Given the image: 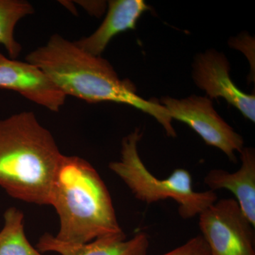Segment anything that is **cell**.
I'll return each instance as SVG.
<instances>
[{"label": "cell", "mask_w": 255, "mask_h": 255, "mask_svg": "<svg viewBox=\"0 0 255 255\" xmlns=\"http://www.w3.org/2000/svg\"><path fill=\"white\" fill-rule=\"evenodd\" d=\"M26 61L41 69L63 92L88 103L112 102L130 106L157 121L168 136L176 137L167 109L157 100L137 95L131 81L121 80L113 66L102 56L90 54L59 34L28 53Z\"/></svg>", "instance_id": "1"}, {"label": "cell", "mask_w": 255, "mask_h": 255, "mask_svg": "<svg viewBox=\"0 0 255 255\" xmlns=\"http://www.w3.org/2000/svg\"><path fill=\"white\" fill-rule=\"evenodd\" d=\"M63 155L53 134L33 112L0 120V187L11 197L50 205Z\"/></svg>", "instance_id": "2"}, {"label": "cell", "mask_w": 255, "mask_h": 255, "mask_svg": "<svg viewBox=\"0 0 255 255\" xmlns=\"http://www.w3.org/2000/svg\"><path fill=\"white\" fill-rule=\"evenodd\" d=\"M50 205L59 216L60 241L87 243L123 233L112 196L100 174L88 161L63 155L57 172Z\"/></svg>", "instance_id": "3"}, {"label": "cell", "mask_w": 255, "mask_h": 255, "mask_svg": "<svg viewBox=\"0 0 255 255\" xmlns=\"http://www.w3.org/2000/svg\"><path fill=\"white\" fill-rule=\"evenodd\" d=\"M142 136L140 129L135 128L124 137L120 159L109 164L110 170L125 183L137 200L152 204L172 199L178 204L179 216L185 220L199 216L218 200L215 191L194 190L192 177L187 169H174L166 179H158L151 173L137 150Z\"/></svg>", "instance_id": "4"}, {"label": "cell", "mask_w": 255, "mask_h": 255, "mask_svg": "<svg viewBox=\"0 0 255 255\" xmlns=\"http://www.w3.org/2000/svg\"><path fill=\"white\" fill-rule=\"evenodd\" d=\"M199 217L210 255H255V227L234 199L216 201Z\"/></svg>", "instance_id": "5"}, {"label": "cell", "mask_w": 255, "mask_h": 255, "mask_svg": "<svg viewBox=\"0 0 255 255\" xmlns=\"http://www.w3.org/2000/svg\"><path fill=\"white\" fill-rule=\"evenodd\" d=\"M160 103L172 120L187 124L207 145L222 151L231 162H238L236 153H241L244 147L243 137L220 117L210 99L196 95L181 100L165 97Z\"/></svg>", "instance_id": "6"}, {"label": "cell", "mask_w": 255, "mask_h": 255, "mask_svg": "<svg viewBox=\"0 0 255 255\" xmlns=\"http://www.w3.org/2000/svg\"><path fill=\"white\" fill-rule=\"evenodd\" d=\"M192 76L196 86L205 91L208 98H223L255 123V95H248L236 87L230 76V63L226 55L214 49L196 55Z\"/></svg>", "instance_id": "7"}, {"label": "cell", "mask_w": 255, "mask_h": 255, "mask_svg": "<svg viewBox=\"0 0 255 255\" xmlns=\"http://www.w3.org/2000/svg\"><path fill=\"white\" fill-rule=\"evenodd\" d=\"M0 89L18 92L28 100L53 112H59L67 98L36 65L11 59L1 53Z\"/></svg>", "instance_id": "8"}, {"label": "cell", "mask_w": 255, "mask_h": 255, "mask_svg": "<svg viewBox=\"0 0 255 255\" xmlns=\"http://www.w3.org/2000/svg\"><path fill=\"white\" fill-rule=\"evenodd\" d=\"M149 246L148 236L144 232L137 233L129 240L123 232L87 243H65L46 233L38 240L36 248L42 253L60 255H147Z\"/></svg>", "instance_id": "9"}, {"label": "cell", "mask_w": 255, "mask_h": 255, "mask_svg": "<svg viewBox=\"0 0 255 255\" xmlns=\"http://www.w3.org/2000/svg\"><path fill=\"white\" fill-rule=\"evenodd\" d=\"M105 20L90 36L75 41L90 54L101 56L111 41L119 33L135 29L137 21L150 9L142 0H111Z\"/></svg>", "instance_id": "10"}, {"label": "cell", "mask_w": 255, "mask_h": 255, "mask_svg": "<svg viewBox=\"0 0 255 255\" xmlns=\"http://www.w3.org/2000/svg\"><path fill=\"white\" fill-rule=\"evenodd\" d=\"M240 154L242 164L238 171L229 172L221 169H211L204 178V182L209 190L226 189L232 192L243 214L255 227V149L244 147Z\"/></svg>", "instance_id": "11"}, {"label": "cell", "mask_w": 255, "mask_h": 255, "mask_svg": "<svg viewBox=\"0 0 255 255\" xmlns=\"http://www.w3.org/2000/svg\"><path fill=\"white\" fill-rule=\"evenodd\" d=\"M24 214L16 207L4 214V226L0 231V255H46L32 246L24 231Z\"/></svg>", "instance_id": "12"}, {"label": "cell", "mask_w": 255, "mask_h": 255, "mask_svg": "<svg viewBox=\"0 0 255 255\" xmlns=\"http://www.w3.org/2000/svg\"><path fill=\"white\" fill-rule=\"evenodd\" d=\"M34 12L33 5L27 1L0 0V44L11 59H16L22 50L15 39V27L20 20Z\"/></svg>", "instance_id": "13"}, {"label": "cell", "mask_w": 255, "mask_h": 255, "mask_svg": "<svg viewBox=\"0 0 255 255\" xmlns=\"http://www.w3.org/2000/svg\"><path fill=\"white\" fill-rule=\"evenodd\" d=\"M162 255H210L209 248L201 236L191 238L182 246Z\"/></svg>", "instance_id": "14"}, {"label": "cell", "mask_w": 255, "mask_h": 255, "mask_svg": "<svg viewBox=\"0 0 255 255\" xmlns=\"http://www.w3.org/2000/svg\"><path fill=\"white\" fill-rule=\"evenodd\" d=\"M75 3L80 4L90 14L100 16L106 9L105 1H76Z\"/></svg>", "instance_id": "15"}]
</instances>
